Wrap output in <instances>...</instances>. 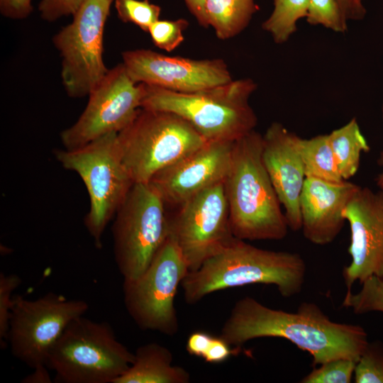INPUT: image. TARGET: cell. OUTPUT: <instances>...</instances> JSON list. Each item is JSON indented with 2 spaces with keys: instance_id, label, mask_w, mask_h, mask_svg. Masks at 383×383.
Here are the masks:
<instances>
[{
  "instance_id": "cell-39",
  "label": "cell",
  "mask_w": 383,
  "mask_h": 383,
  "mask_svg": "<svg viewBox=\"0 0 383 383\" xmlns=\"http://www.w3.org/2000/svg\"><path fill=\"white\" fill-rule=\"evenodd\" d=\"M382 119H383V104H382Z\"/></svg>"
},
{
  "instance_id": "cell-36",
  "label": "cell",
  "mask_w": 383,
  "mask_h": 383,
  "mask_svg": "<svg viewBox=\"0 0 383 383\" xmlns=\"http://www.w3.org/2000/svg\"><path fill=\"white\" fill-rule=\"evenodd\" d=\"M189 10L203 27H209L206 12V0H184Z\"/></svg>"
},
{
  "instance_id": "cell-2",
  "label": "cell",
  "mask_w": 383,
  "mask_h": 383,
  "mask_svg": "<svg viewBox=\"0 0 383 383\" xmlns=\"http://www.w3.org/2000/svg\"><path fill=\"white\" fill-rule=\"evenodd\" d=\"M306 273L299 253L262 249L234 237L199 269L189 272L181 285L190 304L217 291L256 284L274 285L288 298L301 292Z\"/></svg>"
},
{
  "instance_id": "cell-38",
  "label": "cell",
  "mask_w": 383,
  "mask_h": 383,
  "mask_svg": "<svg viewBox=\"0 0 383 383\" xmlns=\"http://www.w3.org/2000/svg\"><path fill=\"white\" fill-rule=\"evenodd\" d=\"M377 164L382 167V170L376 177V184L379 189H383V151L379 153Z\"/></svg>"
},
{
  "instance_id": "cell-28",
  "label": "cell",
  "mask_w": 383,
  "mask_h": 383,
  "mask_svg": "<svg viewBox=\"0 0 383 383\" xmlns=\"http://www.w3.org/2000/svg\"><path fill=\"white\" fill-rule=\"evenodd\" d=\"M357 362L346 358L331 360L315 367L301 383H350Z\"/></svg>"
},
{
  "instance_id": "cell-17",
  "label": "cell",
  "mask_w": 383,
  "mask_h": 383,
  "mask_svg": "<svg viewBox=\"0 0 383 383\" xmlns=\"http://www.w3.org/2000/svg\"><path fill=\"white\" fill-rule=\"evenodd\" d=\"M299 138L278 122L272 123L262 135V160L289 228L294 231L301 229L300 196L306 178Z\"/></svg>"
},
{
  "instance_id": "cell-27",
  "label": "cell",
  "mask_w": 383,
  "mask_h": 383,
  "mask_svg": "<svg viewBox=\"0 0 383 383\" xmlns=\"http://www.w3.org/2000/svg\"><path fill=\"white\" fill-rule=\"evenodd\" d=\"M355 383H383V343H368L357 360L354 371Z\"/></svg>"
},
{
  "instance_id": "cell-13",
  "label": "cell",
  "mask_w": 383,
  "mask_h": 383,
  "mask_svg": "<svg viewBox=\"0 0 383 383\" xmlns=\"http://www.w3.org/2000/svg\"><path fill=\"white\" fill-rule=\"evenodd\" d=\"M170 235L189 272L196 270L234 238L230 226L224 182L194 195L170 218Z\"/></svg>"
},
{
  "instance_id": "cell-32",
  "label": "cell",
  "mask_w": 383,
  "mask_h": 383,
  "mask_svg": "<svg viewBox=\"0 0 383 383\" xmlns=\"http://www.w3.org/2000/svg\"><path fill=\"white\" fill-rule=\"evenodd\" d=\"M238 348L232 349L231 345L221 336H213L209 346L202 358L209 363H221L226 361L231 355L238 352Z\"/></svg>"
},
{
  "instance_id": "cell-19",
  "label": "cell",
  "mask_w": 383,
  "mask_h": 383,
  "mask_svg": "<svg viewBox=\"0 0 383 383\" xmlns=\"http://www.w3.org/2000/svg\"><path fill=\"white\" fill-rule=\"evenodd\" d=\"M172 354L166 347L150 343L138 347L134 360L114 383H188L190 374L172 365Z\"/></svg>"
},
{
  "instance_id": "cell-9",
  "label": "cell",
  "mask_w": 383,
  "mask_h": 383,
  "mask_svg": "<svg viewBox=\"0 0 383 383\" xmlns=\"http://www.w3.org/2000/svg\"><path fill=\"white\" fill-rule=\"evenodd\" d=\"M189 272L179 248L169 233L145 270L133 279L123 280L126 309L140 329L166 335L177 333L174 299Z\"/></svg>"
},
{
  "instance_id": "cell-7",
  "label": "cell",
  "mask_w": 383,
  "mask_h": 383,
  "mask_svg": "<svg viewBox=\"0 0 383 383\" xmlns=\"http://www.w3.org/2000/svg\"><path fill=\"white\" fill-rule=\"evenodd\" d=\"M117 134L110 133L82 147L55 152L62 166L77 173L87 188L90 209L84 224L99 248L106 226L134 184L123 162Z\"/></svg>"
},
{
  "instance_id": "cell-16",
  "label": "cell",
  "mask_w": 383,
  "mask_h": 383,
  "mask_svg": "<svg viewBox=\"0 0 383 383\" xmlns=\"http://www.w3.org/2000/svg\"><path fill=\"white\" fill-rule=\"evenodd\" d=\"M235 141H208L204 145L157 172L149 182L165 202L181 205L221 182L228 172Z\"/></svg>"
},
{
  "instance_id": "cell-37",
  "label": "cell",
  "mask_w": 383,
  "mask_h": 383,
  "mask_svg": "<svg viewBox=\"0 0 383 383\" xmlns=\"http://www.w3.org/2000/svg\"><path fill=\"white\" fill-rule=\"evenodd\" d=\"M33 372L21 382L24 383H50L52 379L46 365H40L33 369Z\"/></svg>"
},
{
  "instance_id": "cell-15",
  "label": "cell",
  "mask_w": 383,
  "mask_h": 383,
  "mask_svg": "<svg viewBox=\"0 0 383 383\" xmlns=\"http://www.w3.org/2000/svg\"><path fill=\"white\" fill-rule=\"evenodd\" d=\"M349 223L350 263L343 270L347 291L370 277L383 278V189L359 186L343 211Z\"/></svg>"
},
{
  "instance_id": "cell-10",
  "label": "cell",
  "mask_w": 383,
  "mask_h": 383,
  "mask_svg": "<svg viewBox=\"0 0 383 383\" xmlns=\"http://www.w3.org/2000/svg\"><path fill=\"white\" fill-rule=\"evenodd\" d=\"M88 309L84 300L54 292L33 300L13 296L6 340L12 355L32 369L46 365L51 349L67 326Z\"/></svg>"
},
{
  "instance_id": "cell-18",
  "label": "cell",
  "mask_w": 383,
  "mask_h": 383,
  "mask_svg": "<svg viewBox=\"0 0 383 383\" xmlns=\"http://www.w3.org/2000/svg\"><path fill=\"white\" fill-rule=\"evenodd\" d=\"M358 187L348 180L333 183L306 177L300 196L304 238L318 245L332 243L344 226L343 209Z\"/></svg>"
},
{
  "instance_id": "cell-8",
  "label": "cell",
  "mask_w": 383,
  "mask_h": 383,
  "mask_svg": "<svg viewBox=\"0 0 383 383\" xmlns=\"http://www.w3.org/2000/svg\"><path fill=\"white\" fill-rule=\"evenodd\" d=\"M165 201L150 182L134 183L113 224V251L123 280L148 267L170 233Z\"/></svg>"
},
{
  "instance_id": "cell-29",
  "label": "cell",
  "mask_w": 383,
  "mask_h": 383,
  "mask_svg": "<svg viewBox=\"0 0 383 383\" xmlns=\"http://www.w3.org/2000/svg\"><path fill=\"white\" fill-rule=\"evenodd\" d=\"M188 26L189 23L184 18L159 19L151 25L148 33L156 47L167 52H172L183 42V31Z\"/></svg>"
},
{
  "instance_id": "cell-35",
  "label": "cell",
  "mask_w": 383,
  "mask_h": 383,
  "mask_svg": "<svg viewBox=\"0 0 383 383\" xmlns=\"http://www.w3.org/2000/svg\"><path fill=\"white\" fill-rule=\"evenodd\" d=\"M348 21L362 20L367 13L364 2L366 0H337Z\"/></svg>"
},
{
  "instance_id": "cell-20",
  "label": "cell",
  "mask_w": 383,
  "mask_h": 383,
  "mask_svg": "<svg viewBox=\"0 0 383 383\" xmlns=\"http://www.w3.org/2000/svg\"><path fill=\"white\" fill-rule=\"evenodd\" d=\"M258 10L254 0H206L205 12L209 26L221 40L242 32Z\"/></svg>"
},
{
  "instance_id": "cell-22",
  "label": "cell",
  "mask_w": 383,
  "mask_h": 383,
  "mask_svg": "<svg viewBox=\"0 0 383 383\" xmlns=\"http://www.w3.org/2000/svg\"><path fill=\"white\" fill-rule=\"evenodd\" d=\"M299 147L306 177H315L333 183L345 181L338 172L328 134L309 139L300 138Z\"/></svg>"
},
{
  "instance_id": "cell-5",
  "label": "cell",
  "mask_w": 383,
  "mask_h": 383,
  "mask_svg": "<svg viewBox=\"0 0 383 383\" xmlns=\"http://www.w3.org/2000/svg\"><path fill=\"white\" fill-rule=\"evenodd\" d=\"M134 353L118 340L106 322L74 319L51 349L46 362L63 383H114L129 368Z\"/></svg>"
},
{
  "instance_id": "cell-23",
  "label": "cell",
  "mask_w": 383,
  "mask_h": 383,
  "mask_svg": "<svg viewBox=\"0 0 383 383\" xmlns=\"http://www.w3.org/2000/svg\"><path fill=\"white\" fill-rule=\"evenodd\" d=\"M309 0H274V9L262 27L277 44L286 43L296 31L298 21L306 18Z\"/></svg>"
},
{
  "instance_id": "cell-3",
  "label": "cell",
  "mask_w": 383,
  "mask_h": 383,
  "mask_svg": "<svg viewBox=\"0 0 383 383\" xmlns=\"http://www.w3.org/2000/svg\"><path fill=\"white\" fill-rule=\"evenodd\" d=\"M262 151V135L255 130L236 140L224 180L231 230L244 240H282L289 229Z\"/></svg>"
},
{
  "instance_id": "cell-34",
  "label": "cell",
  "mask_w": 383,
  "mask_h": 383,
  "mask_svg": "<svg viewBox=\"0 0 383 383\" xmlns=\"http://www.w3.org/2000/svg\"><path fill=\"white\" fill-rule=\"evenodd\" d=\"M213 336L203 331H196L189 335L186 345L187 351L191 355L203 357Z\"/></svg>"
},
{
  "instance_id": "cell-30",
  "label": "cell",
  "mask_w": 383,
  "mask_h": 383,
  "mask_svg": "<svg viewBox=\"0 0 383 383\" xmlns=\"http://www.w3.org/2000/svg\"><path fill=\"white\" fill-rule=\"evenodd\" d=\"M21 283L20 277L16 274L0 273V343L2 348H5L7 343L9 320L13 299L12 293Z\"/></svg>"
},
{
  "instance_id": "cell-11",
  "label": "cell",
  "mask_w": 383,
  "mask_h": 383,
  "mask_svg": "<svg viewBox=\"0 0 383 383\" xmlns=\"http://www.w3.org/2000/svg\"><path fill=\"white\" fill-rule=\"evenodd\" d=\"M113 0H85L71 23L54 37L62 57L61 77L67 94L89 95L109 70L103 60V35Z\"/></svg>"
},
{
  "instance_id": "cell-26",
  "label": "cell",
  "mask_w": 383,
  "mask_h": 383,
  "mask_svg": "<svg viewBox=\"0 0 383 383\" xmlns=\"http://www.w3.org/2000/svg\"><path fill=\"white\" fill-rule=\"evenodd\" d=\"M115 7L120 19L133 23L145 32L159 20L161 8L148 0H116Z\"/></svg>"
},
{
  "instance_id": "cell-6",
  "label": "cell",
  "mask_w": 383,
  "mask_h": 383,
  "mask_svg": "<svg viewBox=\"0 0 383 383\" xmlns=\"http://www.w3.org/2000/svg\"><path fill=\"white\" fill-rule=\"evenodd\" d=\"M117 136L123 162L134 183L149 182L157 172L208 142L180 116L143 108Z\"/></svg>"
},
{
  "instance_id": "cell-24",
  "label": "cell",
  "mask_w": 383,
  "mask_h": 383,
  "mask_svg": "<svg viewBox=\"0 0 383 383\" xmlns=\"http://www.w3.org/2000/svg\"><path fill=\"white\" fill-rule=\"evenodd\" d=\"M361 284L362 287L357 293L347 291L342 306L352 309L355 314L383 312V278L372 276Z\"/></svg>"
},
{
  "instance_id": "cell-14",
  "label": "cell",
  "mask_w": 383,
  "mask_h": 383,
  "mask_svg": "<svg viewBox=\"0 0 383 383\" xmlns=\"http://www.w3.org/2000/svg\"><path fill=\"white\" fill-rule=\"evenodd\" d=\"M123 65L135 83L177 92H194L233 80L222 59L196 60L165 55L148 49L122 53Z\"/></svg>"
},
{
  "instance_id": "cell-31",
  "label": "cell",
  "mask_w": 383,
  "mask_h": 383,
  "mask_svg": "<svg viewBox=\"0 0 383 383\" xmlns=\"http://www.w3.org/2000/svg\"><path fill=\"white\" fill-rule=\"evenodd\" d=\"M85 0H42L39 11L43 19L55 21L60 17L74 15Z\"/></svg>"
},
{
  "instance_id": "cell-12",
  "label": "cell",
  "mask_w": 383,
  "mask_h": 383,
  "mask_svg": "<svg viewBox=\"0 0 383 383\" xmlns=\"http://www.w3.org/2000/svg\"><path fill=\"white\" fill-rule=\"evenodd\" d=\"M143 94V84L129 77L123 63L109 70L89 93L77 121L62 131L65 149H75L108 133H119L141 108Z\"/></svg>"
},
{
  "instance_id": "cell-4",
  "label": "cell",
  "mask_w": 383,
  "mask_h": 383,
  "mask_svg": "<svg viewBox=\"0 0 383 383\" xmlns=\"http://www.w3.org/2000/svg\"><path fill=\"white\" fill-rule=\"evenodd\" d=\"M143 84L141 108L173 113L207 141H235L254 131L257 116L249 104L256 83L243 78L194 92Z\"/></svg>"
},
{
  "instance_id": "cell-1",
  "label": "cell",
  "mask_w": 383,
  "mask_h": 383,
  "mask_svg": "<svg viewBox=\"0 0 383 383\" xmlns=\"http://www.w3.org/2000/svg\"><path fill=\"white\" fill-rule=\"evenodd\" d=\"M220 336L236 347L259 338H284L309 353L313 366L338 358L357 362L369 343L361 326L333 321L314 303L302 302L289 312L250 296L235 302Z\"/></svg>"
},
{
  "instance_id": "cell-25",
  "label": "cell",
  "mask_w": 383,
  "mask_h": 383,
  "mask_svg": "<svg viewBox=\"0 0 383 383\" xmlns=\"http://www.w3.org/2000/svg\"><path fill=\"white\" fill-rule=\"evenodd\" d=\"M306 19L310 25L321 26L336 33L348 30V21L337 0H309Z\"/></svg>"
},
{
  "instance_id": "cell-33",
  "label": "cell",
  "mask_w": 383,
  "mask_h": 383,
  "mask_svg": "<svg viewBox=\"0 0 383 383\" xmlns=\"http://www.w3.org/2000/svg\"><path fill=\"white\" fill-rule=\"evenodd\" d=\"M1 13L11 18H26L32 11L31 0H0Z\"/></svg>"
},
{
  "instance_id": "cell-21",
  "label": "cell",
  "mask_w": 383,
  "mask_h": 383,
  "mask_svg": "<svg viewBox=\"0 0 383 383\" xmlns=\"http://www.w3.org/2000/svg\"><path fill=\"white\" fill-rule=\"evenodd\" d=\"M338 172L344 180H348L357 172L362 152L370 147L362 133L355 118L328 134Z\"/></svg>"
}]
</instances>
